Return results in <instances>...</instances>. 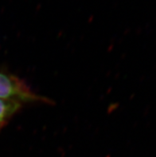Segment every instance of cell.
<instances>
[{"label":"cell","mask_w":156,"mask_h":157,"mask_svg":"<svg viewBox=\"0 0 156 157\" xmlns=\"http://www.w3.org/2000/svg\"><path fill=\"white\" fill-rule=\"evenodd\" d=\"M0 99L26 101L36 99V96L19 80L0 72Z\"/></svg>","instance_id":"obj_1"},{"label":"cell","mask_w":156,"mask_h":157,"mask_svg":"<svg viewBox=\"0 0 156 157\" xmlns=\"http://www.w3.org/2000/svg\"><path fill=\"white\" fill-rule=\"evenodd\" d=\"M21 105L20 101L14 100L0 99V128L6 124Z\"/></svg>","instance_id":"obj_2"}]
</instances>
